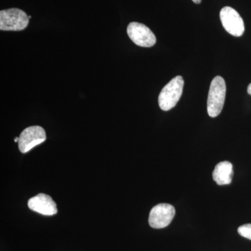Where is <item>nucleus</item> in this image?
<instances>
[{"mask_svg":"<svg viewBox=\"0 0 251 251\" xmlns=\"http://www.w3.org/2000/svg\"><path fill=\"white\" fill-rule=\"evenodd\" d=\"M31 210L45 216H52L57 213V204L49 195L39 193L28 201Z\"/></svg>","mask_w":251,"mask_h":251,"instance_id":"nucleus-8","label":"nucleus"},{"mask_svg":"<svg viewBox=\"0 0 251 251\" xmlns=\"http://www.w3.org/2000/svg\"><path fill=\"white\" fill-rule=\"evenodd\" d=\"M127 34L130 40L141 47H152L156 44V39L152 31L145 25L132 22L127 27Z\"/></svg>","mask_w":251,"mask_h":251,"instance_id":"nucleus-4","label":"nucleus"},{"mask_svg":"<svg viewBox=\"0 0 251 251\" xmlns=\"http://www.w3.org/2000/svg\"><path fill=\"white\" fill-rule=\"evenodd\" d=\"M213 179L218 185L230 184L233 176V166L229 161L220 162L213 172Z\"/></svg>","mask_w":251,"mask_h":251,"instance_id":"nucleus-9","label":"nucleus"},{"mask_svg":"<svg viewBox=\"0 0 251 251\" xmlns=\"http://www.w3.org/2000/svg\"><path fill=\"white\" fill-rule=\"evenodd\" d=\"M29 18L23 10L12 9L0 11V29L1 31H21L29 25Z\"/></svg>","mask_w":251,"mask_h":251,"instance_id":"nucleus-3","label":"nucleus"},{"mask_svg":"<svg viewBox=\"0 0 251 251\" xmlns=\"http://www.w3.org/2000/svg\"><path fill=\"white\" fill-rule=\"evenodd\" d=\"M220 18L224 29L231 35L239 37L245 31L242 18L236 10L226 6L220 12Z\"/></svg>","mask_w":251,"mask_h":251,"instance_id":"nucleus-6","label":"nucleus"},{"mask_svg":"<svg viewBox=\"0 0 251 251\" xmlns=\"http://www.w3.org/2000/svg\"><path fill=\"white\" fill-rule=\"evenodd\" d=\"M18 140H19V138H18V137H16L14 139V141L16 142V143H18Z\"/></svg>","mask_w":251,"mask_h":251,"instance_id":"nucleus-13","label":"nucleus"},{"mask_svg":"<svg viewBox=\"0 0 251 251\" xmlns=\"http://www.w3.org/2000/svg\"><path fill=\"white\" fill-rule=\"evenodd\" d=\"M175 215L174 206L166 203H161L151 209L149 216V224L153 228H164L171 224Z\"/></svg>","mask_w":251,"mask_h":251,"instance_id":"nucleus-7","label":"nucleus"},{"mask_svg":"<svg viewBox=\"0 0 251 251\" xmlns=\"http://www.w3.org/2000/svg\"><path fill=\"white\" fill-rule=\"evenodd\" d=\"M46 140L45 130L39 126H33L25 128L21 133L18 140V148L22 153H27L31 149L44 143Z\"/></svg>","mask_w":251,"mask_h":251,"instance_id":"nucleus-5","label":"nucleus"},{"mask_svg":"<svg viewBox=\"0 0 251 251\" xmlns=\"http://www.w3.org/2000/svg\"><path fill=\"white\" fill-rule=\"evenodd\" d=\"M238 233L242 237L251 240V224H245L238 228Z\"/></svg>","mask_w":251,"mask_h":251,"instance_id":"nucleus-10","label":"nucleus"},{"mask_svg":"<svg viewBox=\"0 0 251 251\" xmlns=\"http://www.w3.org/2000/svg\"><path fill=\"white\" fill-rule=\"evenodd\" d=\"M192 1L193 2L196 3V4H200L202 0H192Z\"/></svg>","mask_w":251,"mask_h":251,"instance_id":"nucleus-12","label":"nucleus"},{"mask_svg":"<svg viewBox=\"0 0 251 251\" xmlns=\"http://www.w3.org/2000/svg\"><path fill=\"white\" fill-rule=\"evenodd\" d=\"M248 93L249 94H250L251 95V83L250 85H249V87H248V90H247Z\"/></svg>","mask_w":251,"mask_h":251,"instance_id":"nucleus-11","label":"nucleus"},{"mask_svg":"<svg viewBox=\"0 0 251 251\" xmlns=\"http://www.w3.org/2000/svg\"><path fill=\"white\" fill-rule=\"evenodd\" d=\"M226 95V85L224 79L216 76L211 81L207 99V112L211 117L220 115L224 108Z\"/></svg>","mask_w":251,"mask_h":251,"instance_id":"nucleus-2","label":"nucleus"},{"mask_svg":"<svg viewBox=\"0 0 251 251\" xmlns=\"http://www.w3.org/2000/svg\"><path fill=\"white\" fill-rule=\"evenodd\" d=\"M184 81L178 75L172 79L161 90L158 96V105L163 111L174 108L182 95Z\"/></svg>","mask_w":251,"mask_h":251,"instance_id":"nucleus-1","label":"nucleus"}]
</instances>
